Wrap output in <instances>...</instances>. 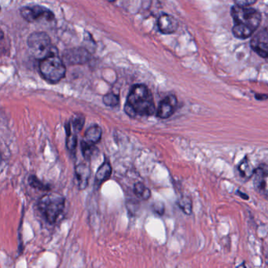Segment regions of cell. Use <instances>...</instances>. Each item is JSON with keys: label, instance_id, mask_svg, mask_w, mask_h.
I'll list each match as a JSON object with an SVG mask.
<instances>
[{"label": "cell", "instance_id": "14", "mask_svg": "<svg viewBox=\"0 0 268 268\" xmlns=\"http://www.w3.org/2000/svg\"><path fill=\"white\" fill-rule=\"evenodd\" d=\"M103 136V130L97 124L91 126L85 132V139L89 143L96 144L100 141Z\"/></svg>", "mask_w": 268, "mask_h": 268}, {"label": "cell", "instance_id": "4", "mask_svg": "<svg viewBox=\"0 0 268 268\" xmlns=\"http://www.w3.org/2000/svg\"><path fill=\"white\" fill-rule=\"evenodd\" d=\"M39 69L43 78L52 84L62 81L66 73V65L56 54L41 60Z\"/></svg>", "mask_w": 268, "mask_h": 268}, {"label": "cell", "instance_id": "15", "mask_svg": "<svg viewBox=\"0 0 268 268\" xmlns=\"http://www.w3.org/2000/svg\"><path fill=\"white\" fill-rule=\"evenodd\" d=\"M81 151H82L83 156L84 159L90 161L94 158V155H97L98 148L95 144L89 143L87 141H82L81 143Z\"/></svg>", "mask_w": 268, "mask_h": 268}, {"label": "cell", "instance_id": "11", "mask_svg": "<svg viewBox=\"0 0 268 268\" xmlns=\"http://www.w3.org/2000/svg\"><path fill=\"white\" fill-rule=\"evenodd\" d=\"M91 168L85 163H81L75 166V176L78 180V187L80 189H84L88 186L89 180L91 177Z\"/></svg>", "mask_w": 268, "mask_h": 268}, {"label": "cell", "instance_id": "21", "mask_svg": "<svg viewBox=\"0 0 268 268\" xmlns=\"http://www.w3.org/2000/svg\"><path fill=\"white\" fill-rule=\"evenodd\" d=\"M29 180V185H30L32 188H35V189H39V190L41 191H47L50 189V186L43 183L36 176H33V175L29 176V180Z\"/></svg>", "mask_w": 268, "mask_h": 268}, {"label": "cell", "instance_id": "27", "mask_svg": "<svg viewBox=\"0 0 268 268\" xmlns=\"http://www.w3.org/2000/svg\"><path fill=\"white\" fill-rule=\"evenodd\" d=\"M4 34L2 30H0V40H2L4 38Z\"/></svg>", "mask_w": 268, "mask_h": 268}, {"label": "cell", "instance_id": "8", "mask_svg": "<svg viewBox=\"0 0 268 268\" xmlns=\"http://www.w3.org/2000/svg\"><path fill=\"white\" fill-rule=\"evenodd\" d=\"M177 105V98L174 94H170L164 98L158 106L156 112L157 118L160 119H168L171 118L176 112Z\"/></svg>", "mask_w": 268, "mask_h": 268}, {"label": "cell", "instance_id": "6", "mask_svg": "<svg viewBox=\"0 0 268 268\" xmlns=\"http://www.w3.org/2000/svg\"><path fill=\"white\" fill-rule=\"evenodd\" d=\"M21 15L28 22H35L44 20L52 21L54 18V14L49 9L41 6H32V7H24L21 9Z\"/></svg>", "mask_w": 268, "mask_h": 268}, {"label": "cell", "instance_id": "13", "mask_svg": "<svg viewBox=\"0 0 268 268\" xmlns=\"http://www.w3.org/2000/svg\"><path fill=\"white\" fill-rule=\"evenodd\" d=\"M112 175V167L108 161H105L102 165L99 167L95 175V181L94 185L98 187L103 184L106 180H109Z\"/></svg>", "mask_w": 268, "mask_h": 268}, {"label": "cell", "instance_id": "29", "mask_svg": "<svg viewBox=\"0 0 268 268\" xmlns=\"http://www.w3.org/2000/svg\"><path fill=\"white\" fill-rule=\"evenodd\" d=\"M0 161H1V156H0Z\"/></svg>", "mask_w": 268, "mask_h": 268}, {"label": "cell", "instance_id": "19", "mask_svg": "<svg viewBox=\"0 0 268 268\" xmlns=\"http://www.w3.org/2000/svg\"><path fill=\"white\" fill-rule=\"evenodd\" d=\"M177 205L185 214L190 215L192 213V208H193L192 201L187 197H182L180 198L178 201Z\"/></svg>", "mask_w": 268, "mask_h": 268}, {"label": "cell", "instance_id": "24", "mask_svg": "<svg viewBox=\"0 0 268 268\" xmlns=\"http://www.w3.org/2000/svg\"><path fill=\"white\" fill-rule=\"evenodd\" d=\"M154 208H155V213H158L159 215H163L164 213V204L161 202L156 203L154 205Z\"/></svg>", "mask_w": 268, "mask_h": 268}, {"label": "cell", "instance_id": "3", "mask_svg": "<svg viewBox=\"0 0 268 268\" xmlns=\"http://www.w3.org/2000/svg\"><path fill=\"white\" fill-rule=\"evenodd\" d=\"M66 199L57 193H48L41 197L38 203V208L46 221L54 224L63 213Z\"/></svg>", "mask_w": 268, "mask_h": 268}, {"label": "cell", "instance_id": "17", "mask_svg": "<svg viewBox=\"0 0 268 268\" xmlns=\"http://www.w3.org/2000/svg\"><path fill=\"white\" fill-rule=\"evenodd\" d=\"M238 171H239L240 175L241 177L244 179H250L254 173V169L252 168V166L250 165V162L246 160H244L238 166Z\"/></svg>", "mask_w": 268, "mask_h": 268}, {"label": "cell", "instance_id": "1", "mask_svg": "<svg viewBox=\"0 0 268 268\" xmlns=\"http://www.w3.org/2000/svg\"><path fill=\"white\" fill-rule=\"evenodd\" d=\"M155 111V100L149 88L144 84L133 86L124 106V112L127 116L131 118L152 116Z\"/></svg>", "mask_w": 268, "mask_h": 268}, {"label": "cell", "instance_id": "20", "mask_svg": "<svg viewBox=\"0 0 268 268\" xmlns=\"http://www.w3.org/2000/svg\"><path fill=\"white\" fill-rule=\"evenodd\" d=\"M84 123H85V118H84V115H82V114H75L72 117V120H71L70 124H72L74 131L79 132L84 127Z\"/></svg>", "mask_w": 268, "mask_h": 268}, {"label": "cell", "instance_id": "26", "mask_svg": "<svg viewBox=\"0 0 268 268\" xmlns=\"http://www.w3.org/2000/svg\"><path fill=\"white\" fill-rule=\"evenodd\" d=\"M260 97L257 95L255 96V97L257 98V99H258V100H266V98H267L266 94H260Z\"/></svg>", "mask_w": 268, "mask_h": 268}, {"label": "cell", "instance_id": "12", "mask_svg": "<svg viewBox=\"0 0 268 268\" xmlns=\"http://www.w3.org/2000/svg\"><path fill=\"white\" fill-rule=\"evenodd\" d=\"M158 29L164 34H173L179 28V22L173 16L164 14L158 19Z\"/></svg>", "mask_w": 268, "mask_h": 268}, {"label": "cell", "instance_id": "25", "mask_svg": "<svg viewBox=\"0 0 268 268\" xmlns=\"http://www.w3.org/2000/svg\"><path fill=\"white\" fill-rule=\"evenodd\" d=\"M237 194H238V195H239V196L241 197V198H243V199H245V200L248 199V195H245V194L242 193V192H241V191H240V190H238V192H237Z\"/></svg>", "mask_w": 268, "mask_h": 268}, {"label": "cell", "instance_id": "2", "mask_svg": "<svg viewBox=\"0 0 268 268\" xmlns=\"http://www.w3.org/2000/svg\"><path fill=\"white\" fill-rule=\"evenodd\" d=\"M234 20L233 34L238 39H248L261 23V14L258 10L248 7L235 5L232 9Z\"/></svg>", "mask_w": 268, "mask_h": 268}, {"label": "cell", "instance_id": "28", "mask_svg": "<svg viewBox=\"0 0 268 268\" xmlns=\"http://www.w3.org/2000/svg\"><path fill=\"white\" fill-rule=\"evenodd\" d=\"M109 2H113L115 0H109Z\"/></svg>", "mask_w": 268, "mask_h": 268}, {"label": "cell", "instance_id": "5", "mask_svg": "<svg viewBox=\"0 0 268 268\" xmlns=\"http://www.w3.org/2000/svg\"><path fill=\"white\" fill-rule=\"evenodd\" d=\"M28 46L31 54L38 60H42L51 54H56L53 51L50 36L45 32H36L31 34L28 39Z\"/></svg>", "mask_w": 268, "mask_h": 268}, {"label": "cell", "instance_id": "16", "mask_svg": "<svg viewBox=\"0 0 268 268\" xmlns=\"http://www.w3.org/2000/svg\"><path fill=\"white\" fill-rule=\"evenodd\" d=\"M134 193L138 198H141L145 201L149 199L151 197L150 189L142 183H136L135 184Z\"/></svg>", "mask_w": 268, "mask_h": 268}, {"label": "cell", "instance_id": "9", "mask_svg": "<svg viewBox=\"0 0 268 268\" xmlns=\"http://www.w3.org/2000/svg\"><path fill=\"white\" fill-rule=\"evenodd\" d=\"M251 47L255 52L263 59L268 56V32L265 28L253 36L251 41Z\"/></svg>", "mask_w": 268, "mask_h": 268}, {"label": "cell", "instance_id": "10", "mask_svg": "<svg viewBox=\"0 0 268 268\" xmlns=\"http://www.w3.org/2000/svg\"><path fill=\"white\" fill-rule=\"evenodd\" d=\"M267 166L265 164L259 166L257 169L254 170V183L255 188L260 194H264L266 195V180H267Z\"/></svg>", "mask_w": 268, "mask_h": 268}, {"label": "cell", "instance_id": "7", "mask_svg": "<svg viewBox=\"0 0 268 268\" xmlns=\"http://www.w3.org/2000/svg\"><path fill=\"white\" fill-rule=\"evenodd\" d=\"M64 60L69 65H84L91 59V54L84 47H75L66 50L63 54Z\"/></svg>", "mask_w": 268, "mask_h": 268}, {"label": "cell", "instance_id": "18", "mask_svg": "<svg viewBox=\"0 0 268 268\" xmlns=\"http://www.w3.org/2000/svg\"><path fill=\"white\" fill-rule=\"evenodd\" d=\"M66 147L70 151L75 150L76 146H78V137L75 135L71 133L70 124L67 123L66 124Z\"/></svg>", "mask_w": 268, "mask_h": 268}, {"label": "cell", "instance_id": "22", "mask_svg": "<svg viewBox=\"0 0 268 268\" xmlns=\"http://www.w3.org/2000/svg\"><path fill=\"white\" fill-rule=\"evenodd\" d=\"M119 96L114 93H108L103 97V103L109 107H115L119 104Z\"/></svg>", "mask_w": 268, "mask_h": 268}, {"label": "cell", "instance_id": "23", "mask_svg": "<svg viewBox=\"0 0 268 268\" xmlns=\"http://www.w3.org/2000/svg\"><path fill=\"white\" fill-rule=\"evenodd\" d=\"M257 0H235V4L239 7H250L255 3H257Z\"/></svg>", "mask_w": 268, "mask_h": 268}]
</instances>
